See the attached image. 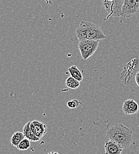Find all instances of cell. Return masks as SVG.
<instances>
[{
    "instance_id": "9",
    "label": "cell",
    "mask_w": 139,
    "mask_h": 154,
    "mask_svg": "<svg viewBox=\"0 0 139 154\" xmlns=\"http://www.w3.org/2000/svg\"><path fill=\"white\" fill-rule=\"evenodd\" d=\"M31 122H27L23 128V134L25 137L27 138L31 142H38L40 140V138L38 137L36 134L32 131L30 128V125Z\"/></svg>"
},
{
    "instance_id": "12",
    "label": "cell",
    "mask_w": 139,
    "mask_h": 154,
    "mask_svg": "<svg viewBox=\"0 0 139 154\" xmlns=\"http://www.w3.org/2000/svg\"><path fill=\"white\" fill-rule=\"evenodd\" d=\"M65 85L69 88L76 90L80 86V82L71 76L68 77L65 81Z\"/></svg>"
},
{
    "instance_id": "5",
    "label": "cell",
    "mask_w": 139,
    "mask_h": 154,
    "mask_svg": "<svg viewBox=\"0 0 139 154\" xmlns=\"http://www.w3.org/2000/svg\"><path fill=\"white\" fill-rule=\"evenodd\" d=\"M139 13V0H124L121 17H132Z\"/></svg>"
},
{
    "instance_id": "1",
    "label": "cell",
    "mask_w": 139,
    "mask_h": 154,
    "mask_svg": "<svg viewBox=\"0 0 139 154\" xmlns=\"http://www.w3.org/2000/svg\"><path fill=\"white\" fill-rule=\"evenodd\" d=\"M107 135L109 139L118 143L123 148H128L134 140L131 129L119 123L109 128L107 131Z\"/></svg>"
},
{
    "instance_id": "13",
    "label": "cell",
    "mask_w": 139,
    "mask_h": 154,
    "mask_svg": "<svg viewBox=\"0 0 139 154\" xmlns=\"http://www.w3.org/2000/svg\"><path fill=\"white\" fill-rule=\"evenodd\" d=\"M30 147V141L27 138H24L17 146V149L20 151H26Z\"/></svg>"
},
{
    "instance_id": "10",
    "label": "cell",
    "mask_w": 139,
    "mask_h": 154,
    "mask_svg": "<svg viewBox=\"0 0 139 154\" xmlns=\"http://www.w3.org/2000/svg\"><path fill=\"white\" fill-rule=\"evenodd\" d=\"M69 73L71 77L74 78L80 82L83 80V75L82 72L76 65H72L68 69Z\"/></svg>"
},
{
    "instance_id": "8",
    "label": "cell",
    "mask_w": 139,
    "mask_h": 154,
    "mask_svg": "<svg viewBox=\"0 0 139 154\" xmlns=\"http://www.w3.org/2000/svg\"><path fill=\"white\" fill-rule=\"evenodd\" d=\"M30 126L32 131L40 139L43 137L46 134V125L44 123L40 122L39 121L34 120L31 122Z\"/></svg>"
},
{
    "instance_id": "16",
    "label": "cell",
    "mask_w": 139,
    "mask_h": 154,
    "mask_svg": "<svg viewBox=\"0 0 139 154\" xmlns=\"http://www.w3.org/2000/svg\"><path fill=\"white\" fill-rule=\"evenodd\" d=\"M49 154H55V151H52V152H50Z\"/></svg>"
},
{
    "instance_id": "14",
    "label": "cell",
    "mask_w": 139,
    "mask_h": 154,
    "mask_svg": "<svg viewBox=\"0 0 139 154\" xmlns=\"http://www.w3.org/2000/svg\"><path fill=\"white\" fill-rule=\"evenodd\" d=\"M80 104H81V103L78 100H77V99H74V100H72L69 101L66 104H67V106H68L69 109H75V108H77L78 107H79Z\"/></svg>"
},
{
    "instance_id": "6",
    "label": "cell",
    "mask_w": 139,
    "mask_h": 154,
    "mask_svg": "<svg viewBox=\"0 0 139 154\" xmlns=\"http://www.w3.org/2000/svg\"><path fill=\"white\" fill-rule=\"evenodd\" d=\"M122 109L125 115H133L139 112V104L133 99H127L123 102Z\"/></svg>"
},
{
    "instance_id": "17",
    "label": "cell",
    "mask_w": 139,
    "mask_h": 154,
    "mask_svg": "<svg viewBox=\"0 0 139 154\" xmlns=\"http://www.w3.org/2000/svg\"><path fill=\"white\" fill-rule=\"evenodd\" d=\"M55 154H59V153H58V152H55Z\"/></svg>"
},
{
    "instance_id": "15",
    "label": "cell",
    "mask_w": 139,
    "mask_h": 154,
    "mask_svg": "<svg viewBox=\"0 0 139 154\" xmlns=\"http://www.w3.org/2000/svg\"><path fill=\"white\" fill-rule=\"evenodd\" d=\"M135 80H136V82L137 84V85L139 87V71H138L136 74V77H135Z\"/></svg>"
},
{
    "instance_id": "7",
    "label": "cell",
    "mask_w": 139,
    "mask_h": 154,
    "mask_svg": "<svg viewBox=\"0 0 139 154\" xmlns=\"http://www.w3.org/2000/svg\"><path fill=\"white\" fill-rule=\"evenodd\" d=\"M104 149L105 154H121L123 150L119 144L110 139L105 141Z\"/></svg>"
},
{
    "instance_id": "11",
    "label": "cell",
    "mask_w": 139,
    "mask_h": 154,
    "mask_svg": "<svg viewBox=\"0 0 139 154\" xmlns=\"http://www.w3.org/2000/svg\"><path fill=\"white\" fill-rule=\"evenodd\" d=\"M24 138H25V136L23 132H16L12 136L10 139V142L13 146L17 148L21 141Z\"/></svg>"
},
{
    "instance_id": "3",
    "label": "cell",
    "mask_w": 139,
    "mask_h": 154,
    "mask_svg": "<svg viewBox=\"0 0 139 154\" xmlns=\"http://www.w3.org/2000/svg\"><path fill=\"white\" fill-rule=\"evenodd\" d=\"M100 40H82L79 42L78 48L81 57L86 60L94 55L97 50Z\"/></svg>"
},
{
    "instance_id": "2",
    "label": "cell",
    "mask_w": 139,
    "mask_h": 154,
    "mask_svg": "<svg viewBox=\"0 0 139 154\" xmlns=\"http://www.w3.org/2000/svg\"><path fill=\"white\" fill-rule=\"evenodd\" d=\"M76 35L79 42L82 40H101L106 38L98 25L85 21L80 22L76 29Z\"/></svg>"
},
{
    "instance_id": "4",
    "label": "cell",
    "mask_w": 139,
    "mask_h": 154,
    "mask_svg": "<svg viewBox=\"0 0 139 154\" xmlns=\"http://www.w3.org/2000/svg\"><path fill=\"white\" fill-rule=\"evenodd\" d=\"M102 3L105 11L108 14L105 20H108L110 16H121L124 0H102Z\"/></svg>"
}]
</instances>
